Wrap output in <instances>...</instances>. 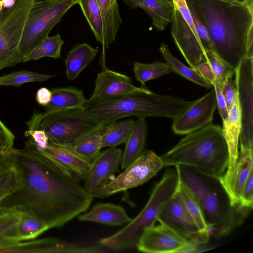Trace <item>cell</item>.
Masks as SVG:
<instances>
[{"instance_id": "6da1fadb", "label": "cell", "mask_w": 253, "mask_h": 253, "mask_svg": "<svg viewBox=\"0 0 253 253\" xmlns=\"http://www.w3.org/2000/svg\"><path fill=\"white\" fill-rule=\"evenodd\" d=\"M9 152L23 183L0 202V208L33 215L49 229L62 227L88 209L94 198L81 181L45 158L31 138L24 148Z\"/></svg>"}, {"instance_id": "7a4b0ae2", "label": "cell", "mask_w": 253, "mask_h": 253, "mask_svg": "<svg viewBox=\"0 0 253 253\" xmlns=\"http://www.w3.org/2000/svg\"><path fill=\"white\" fill-rule=\"evenodd\" d=\"M207 29L213 52L235 70L253 58V0H185Z\"/></svg>"}, {"instance_id": "3957f363", "label": "cell", "mask_w": 253, "mask_h": 253, "mask_svg": "<svg viewBox=\"0 0 253 253\" xmlns=\"http://www.w3.org/2000/svg\"><path fill=\"white\" fill-rule=\"evenodd\" d=\"M174 167L180 179L196 198L210 234L224 237L242 224L252 209L233 205L219 178L189 166Z\"/></svg>"}, {"instance_id": "277c9868", "label": "cell", "mask_w": 253, "mask_h": 253, "mask_svg": "<svg viewBox=\"0 0 253 253\" xmlns=\"http://www.w3.org/2000/svg\"><path fill=\"white\" fill-rule=\"evenodd\" d=\"M160 156L163 166H189L220 178L229 163L228 146L222 128L212 123L191 132Z\"/></svg>"}, {"instance_id": "5b68a950", "label": "cell", "mask_w": 253, "mask_h": 253, "mask_svg": "<svg viewBox=\"0 0 253 253\" xmlns=\"http://www.w3.org/2000/svg\"><path fill=\"white\" fill-rule=\"evenodd\" d=\"M193 101L161 95L146 87L115 98L87 99L84 110L100 121L109 124L120 119L160 117L172 120L186 110Z\"/></svg>"}, {"instance_id": "8992f818", "label": "cell", "mask_w": 253, "mask_h": 253, "mask_svg": "<svg viewBox=\"0 0 253 253\" xmlns=\"http://www.w3.org/2000/svg\"><path fill=\"white\" fill-rule=\"evenodd\" d=\"M179 181L176 169H169L155 185L142 211L120 230L97 243L106 249L118 251L136 247L138 240L148 227L158 221L165 206L177 189Z\"/></svg>"}, {"instance_id": "52a82bcc", "label": "cell", "mask_w": 253, "mask_h": 253, "mask_svg": "<svg viewBox=\"0 0 253 253\" xmlns=\"http://www.w3.org/2000/svg\"><path fill=\"white\" fill-rule=\"evenodd\" d=\"M26 124L29 129L43 130L51 142L73 145L108 124L87 113L84 108H75L42 113L35 111Z\"/></svg>"}, {"instance_id": "ba28073f", "label": "cell", "mask_w": 253, "mask_h": 253, "mask_svg": "<svg viewBox=\"0 0 253 253\" xmlns=\"http://www.w3.org/2000/svg\"><path fill=\"white\" fill-rule=\"evenodd\" d=\"M77 0H35L24 27L19 44L23 59L48 36Z\"/></svg>"}, {"instance_id": "9c48e42d", "label": "cell", "mask_w": 253, "mask_h": 253, "mask_svg": "<svg viewBox=\"0 0 253 253\" xmlns=\"http://www.w3.org/2000/svg\"><path fill=\"white\" fill-rule=\"evenodd\" d=\"M35 0H14L0 13V70L23 61L20 42Z\"/></svg>"}, {"instance_id": "30bf717a", "label": "cell", "mask_w": 253, "mask_h": 253, "mask_svg": "<svg viewBox=\"0 0 253 253\" xmlns=\"http://www.w3.org/2000/svg\"><path fill=\"white\" fill-rule=\"evenodd\" d=\"M164 167L160 156L151 150H145L117 177L95 191L93 198H105L144 184Z\"/></svg>"}, {"instance_id": "8fae6325", "label": "cell", "mask_w": 253, "mask_h": 253, "mask_svg": "<svg viewBox=\"0 0 253 253\" xmlns=\"http://www.w3.org/2000/svg\"><path fill=\"white\" fill-rule=\"evenodd\" d=\"M235 75L242 121L240 150L253 149V58H244Z\"/></svg>"}, {"instance_id": "7c38bea8", "label": "cell", "mask_w": 253, "mask_h": 253, "mask_svg": "<svg viewBox=\"0 0 253 253\" xmlns=\"http://www.w3.org/2000/svg\"><path fill=\"white\" fill-rule=\"evenodd\" d=\"M158 221L168 226L190 243L207 244L209 240L210 234L200 230L184 206L178 187L163 208Z\"/></svg>"}, {"instance_id": "4fadbf2b", "label": "cell", "mask_w": 253, "mask_h": 253, "mask_svg": "<svg viewBox=\"0 0 253 253\" xmlns=\"http://www.w3.org/2000/svg\"><path fill=\"white\" fill-rule=\"evenodd\" d=\"M216 107L214 88L193 103L173 120L171 128L178 135L187 134L212 123Z\"/></svg>"}, {"instance_id": "5bb4252c", "label": "cell", "mask_w": 253, "mask_h": 253, "mask_svg": "<svg viewBox=\"0 0 253 253\" xmlns=\"http://www.w3.org/2000/svg\"><path fill=\"white\" fill-rule=\"evenodd\" d=\"M190 243L166 225L160 223L147 228L136 247L139 252L149 253H179Z\"/></svg>"}, {"instance_id": "9a60e30c", "label": "cell", "mask_w": 253, "mask_h": 253, "mask_svg": "<svg viewBox=\"0 0 253 253\" xmlns=\"http://www.w3.org/2000/svg\"><path fill=\"white\" fill-rule=\"evenodd\" d=\"M170 23L171 34L176 47L190 67L196 71L197 64L206 58V52L202 43L175 6L172 13Z\"/></svg>"}, {"instance_id": "2e32d148", "label": "cell", "mask_w": 253, "mask_h": 253, "mask_svg": "<svg viewBox=\"0 0 253 253\" xmlns=\"http://www.w3.org/2000/svg\"><path fill=\"white\" fill-rule=\"evenodd\" d=\"M123 151L109 147L100 152L92 160L91 169L85 178L84 187L91 195L112 179L121 165Z\"/></svg>"}, {"instance_id": "e0dca14e", "label": "cell", "mask_w": 253, "mask_h": 253, "mask_svg": "<svg viewBox=\"0 0 253 253\" xmlns=\"http://www.w3.org/2000/svg\"><path fill=\"white\" fill-rule=\"evenodd\" d=\"M38 149L48 160L69 171L80 181L85 179L91 169L92 161L77 153L72 145L49 141L45 148Z\"/></svg>"}, {"instance_id": "ac0fdd59", "label": "cell", "mask_w": 253, "mask_h": 253, "mask_svg": "<svg viewBox=\"0 0 253 253\" xmlns=\"http://www.w3.org/2000/svg\"><path fill=\"white\" fill-rule=\"evenodd\" d=\"M132 79L125 74L107 68L99 73L90 98L105 100L117 98L138 90Z\"/></svg>"}, {"instance_id": "d6986e66", "label": "cell", "mask_w": 253, "mask_h": 253, "mask_svg": "<svg viewBox=\"0 0 253 253\" xmlns=\"http://www.w3.org/2000/svg\"><path fill=\"white\" fill-rule=\"evenodd\" d=\"M253 149L240 150L234 167L227 176L219 180L227 191L234 206L241 204L242 193L245 184L253 169Z\"/></svg>"}, {"instance_id": "ffe728a7", "label": "cell", "mask_w": 253, "mask_h": 253, "mask_svg": "<svg viewBox=\"0 0 253 253\" xmlns=\"http://www.w3.org/2000/svg\"><path fill=\"white\" fill-rule=\"evenodd\" d=\"M222 131L226 141L229 155L227 169L222 176L231 172L239 155V141L242 127L241 111L237 94L236 99L228 112L227 119L223 122Z\"/></svg>"}, {"instance_id": "44dd1931", "label": "cell", "mask_w": 253, "mask_h": 253, "mask_svg": "<svg viewBox=\"0 0 253 253\" xmlns=\"http://www.w3.org/2000/svg\"><path fill=\"white\" fill-rule=\"evenodd\" d=\"M77 217L81 221L96 222L109 226L125 225L132 219L123 207L110 203L96 204L88 211Z\"/></svg>"}, {"instance_id": "7402d4cb", "label": "cell", "mask_w": 253, "mask_h": 253, "mask_svg": "<svg viewBox=\"0 0 253 253\" xmlns=\"http://www.w3.org/2000/svg\"><path fill=\"white\" fill-rule=\"evenodd\" d=\"M98 50V47L93 48L86 42L74 46L68 52L65 59L67 78L70 80L76 79L95 58Z\"/></svg>"}, {"instance_id": "603a6c76", "label": "cell", "mask_w": 253, "mask_h": 253, "mask_svg": "<svg viewBox=\"0 0 253 253\" xmlns=\"http://www.w3.org/2000/svg\"><path fill=\"white\" fill-rule=\"evenodd\" d=\"M148 132L146 118H138L126 142L121 167L124 169L137 159L145 150Z\"/></svg>"}, {"instance_id": "cb8c5ba5", "label": "cell", "mask_w": 253, "mask_h": 253, "mask_svg": "<svg viewBox=\"0 0 253 253\" xmlns=\"http://www.w3.org/2000/svg\"><path fill=\"white\" fill-rule=\"evenodd\" d=\"M51 91V100L47 105L43 107L45 111L84 108L87 99L82 90L69 86L53 88Z\"/></svg>"}, {"instance_id": "d4e9b609", "label": "cell", "mask_w": 253, "mask_h": 253, "mask_svg": "<svg viewBox=\"0 0 253 253\" xmlns=\"http://www.w3.org/2000/svg\"><path fill=\"white\" fill-rule=\"evenodd\" d=\"M99 7L105 30V46L108 48L115 41L122 23L117 0H95Z\"/></svg>"}, {"instance_id": "484cf974", "label": "cell", "mask_w": 253, "mask_h": 253, "mask_svg": "<svg viewBox=\"0 0 253 253\" xmlns=\"http://www.w3.org/2000/svg\"><path fill=\"white\" fill-rule=\"evenodd\" d=\"M135 122L132 119H127L109 123L101 135V148L116 147L126 143L133 128Z\"/></svg>"}, {"instance_id": "4316f807", "label": "cell", "mask_w": 253, "mask_h": 253, "mask_svg": "<svg viewBox=\"0 0 253 253\" xmlns=\"http://www.w3.org/2000/svg\"><path fill=\"white\" fill-rule=\"evenodd\" d=\"M22 212L0 208V247L20 242L18 225Z\"/></svg>"}, {"instance_id": "83f0119b", "label": "cell", "mask_w": 253, "mask_h": 253, "mask_svg": "<svg viewBox=\"0 0 253 253\" xmlns=\"http://www.w3.org/2000/svg\"><path fill=\"white\" fill-rule=\"evenodd\" d=\"M159 51L171 72H173L207 89H209L212 87L195 70L191 67L185 65L175 57L171 54L167 44L162 43L159 48Z\"/></svg>"}, {"instance_id": "f1b7e54d", "label": "cell", "mask_w": 253, "mask_h": 253, "mask_svg": "<svg viewBox=\"0 0 253 253\" xmlns=\"http://www.w3.org/2000/svg\"><path fill=\"white\" fill-rule=\"evenodd\" d=\"M139 8L142 9L152 19L155 29L162 31L170 23L174 7L159 0H143Z\"/></svg>"}, {"instance_id": "f546056e", "label": "cell", "mask_w": 253, "mask_h": 253, "mask_svg": "<svg viewBox=\"0 0 253 253\" xmlns=\"http://www.w3.org/2000/svg\"><path fill=\"white\" fill-rule=\"evenodd\" d=\"M96 41L105 49V30L101 12L95 0H77Z\"/></svg>"}, {"instance_id": "4dcf8cb0", "label": "cell", "mask_w": 253, "mask_h": 253, "mask_svg": "<svg viewBox=\"0 0 253 253\" xmlns=\"http://www.w3.org/2000/svg\"><path fill=\"white\" fill-rule=\"evenodd\" d=\"M64 41L58 34L45 38L37 46L23 59L24 62L37 60L43 57L58 59L61 57V51Z\"/></svg>"}, {"instance_id": "1f68e13d", "label": "cell", "mask_w": 253, "mask_h": 253, "mask_svg": "<svg viewBox=\"0 0 253 253\" xmlns=\"http://www.w3.org/2000/svg\"><path fill=\"white\" fill-rule=\"evenodd\" d=\"M49 229L48 225L41 219L26 212H22L18 225L19 241L36 239Z\"/></svg>"}, {"instance_id": "d6a6232c", "label": "cell", "mask_w": 253, "mask_h": 253, "mask_svg": "<svg viewBox=\"0 0 253 253\" xmlns=\"http://www.w3.org/2000/svg\"><path fill=\"white\" fill-rule=\"evenodd\" d=\"M133 71L135 79L140 83L142 87H146V82L171 72L166 63L158 61L149 64L135 61Z\"/></svg>"}, {"instance_id": "836d02e7", "label": "cell", "mask_w": 253, "mask_h": 253, "mask_svg": "<svg viewBox=\"0 0 253 253\" xmlns=\"http://www.w3.org/2000/svg\"><path fill=\"white\" fill-rule=\"evenodd\" d=\"M107 125L102 126L72 145L73 149L80 156L92 161L100 152L101 135Z\"/></svg>"}, {"instance_id": "e575fe53", "label": "cell", "mask_w": 253, "mask_h": 253, "mask_svg": "<svg viewBox=\"0 0 253 253\" xmlns=\"http://www.w3.org/2000/svg\"><path fill=\"white\" fill-rule=\"evenodd\" d=\"M178 191L184 206L192 216L200 230L203 232L210 234L196 198L192 191L181 181L179 177Z\"/></svg>"}, {"instance_id": "d590c367", "label": "cell", "mask_w": 253, "mask_h": 253, "mask_svg": "<svg viewBox=\"0 0 253 253\" xmlns=\"http://www.w3.org/2000/svg\"><path fill=\"white\" fill-rule=\"evenodd\" d=\"M53 76L29 70L12 72L0 76V86H12L18 87L29 82H42L48 80Z\"/></svg>"}, {"instance_id": "8d00e7d4", "label": "cell", "mask_w": 253, "mask_h": 253, "mask_svg": "<svg viewBox=\"0 0 253 253\" xmlns=\"http://www.w3.org/2000/svg\"><path fill=\"white\" fill-rule=\"evenodd\" d=\"M23 183V177L14 166L0 172V203L7 196L17 190Z\"/></svg>"}, {"instance_id": "74e56055", "label": "cell", "mask_w": 253, "mask_h": 253, "mask_svg": "<svg viewBox=\"0 0 253 253\" xmlns=\"http://www.w3.org/2000/svg\"><path fill=\"white\" fill-rule=\"evenodd\" d=\"M205 52L206 58L214 75V84H217L221 87L227 79L233 78L235 75V70L221 61L213 51L209 50Z\"/></svg>"}, {"instance_id": "f35d334b", "label": "cell", "mask_w": 253, "mask_h": 253, "mask_svg": "<svg viewBox=\"0 0 253 253\" xmlns=\"http://www.w3.org/2000/svg\"><path fill=\"white\" fill-rule=\"evenodd\" d=\"M14 135L0 119V152H8L12 149Z\"/></svg>"}, {"instance_id": "ab89813d", "label": "cell", "mask_w": 253, "mask_h": 253, "mask_svg": "<svg viewBox=\"0 0 253 253\" xmlns=\"http://www.w3.org/2000/svg\"><path fill=\"white\" fill-rule=\"evenodd\" d=\"M198 36L205 51L212 50L211 42L208 31L195 13L189 10Z\"/></svg>"}, {"instance_id": "60d3db41", "label": "cell", "mask_w": 253, "mask_h": 253, "mask_svg": "<svg viewBox=\"0 0 253 253\" xmlns=\"http://www.w3.org/2000/svg\"><path fill=\"white\" fill-rule=\"evenodd\" d=\"M222 92L227 102L228 112L237 97V90L235 81L232 78L227 79L221 86Z\"/></svg>"}, {"instance_id": "b9f144b4", "label": "cell", "mask_w": 253, "mask_h": 253, "mask_svg": "<svg viewBox=\"0 0 253 253\" xmlns=\"http://www.w3.org/2000/svg\"><path fill=\"white\" fill-rule=\"evenodd\" d=\"M253 170L250 173L245 184L241 195V204L242 206L253 209Z\"/></svg>"}, {"instance_id": "7bdbcfd3", "label": "cell", "mask_w": 253, "mask_h": 253, "mask_svg": "<svg viewBox=\"0 0 253 253\" xmlns=\"http://www.w3.org/2000/svg\"><path fill=\"white\" fill-rule=\"evenodd\" d=\"M25 137H30L39 149L45 148L48 143L49 138L46 133L42 129H28L24 132Z\"/></svg>"}, {"instance_id": "ee69618b", "label": "cell", "mask_w": 253, "mask_h": 253, "mask_svg": "<svg viewBox=\"0 0 253 253\" xmlns=\"http://www.w3.org/2000/svg\"><path fill=\"white\" fill-rule=\"evenodd\" d=\"M213 87L215 93L216 106L218 108L219 113L223 122L227 119L228 116L227 102L222 92L220 86L214 84Z\"/></svg>"}, {"instance_id": "f6af8a7d", "label": "cell", "mask_w": 253, "mask_h": 253, "mask_svg": "<svg viewBox=\"0 0 253 253\" xmlns=\"http://www.w3.org/2000/svg\"><path fill=\"white\" fill-rule=\"evenodd\" d=\"M196 71L206 82L213 87L214 83V77L210 65L206 58L197 64Z\"/></svg>"}, {"instance_id": "bcb514c9", "label": "cell", "mask_w": 253, "mask_h": 253, "mask_svg": "<svg viewBox=\"0 0 253 253\" xmlns=\"http://www.w3.org/2000/svg\"><path fill=\"white\" fill-rule=\"evenodd\" d=\"M51 98V91L46 87H42L39 88L36 93V100L37 103L43 107L50 103Z\"/></svg>"}, {"instance_id": "7dc6e473", "label": "cell", "mask_w": 253, "mask_h": 253, "mask_svg": "<svg viewBox=\"0 0 253 253\" xmlns=\"http://www.w3.org/2000/svg\"><path fill=\"white\" fill-rule=\"evenodd\" d=\"M13 166L12 159L8 153L0 152V172Z\"/></svg>"}, {"instance_id": "c3c4849f", "label": "cell", "mask_w": 253, "mask_h": 253, "mask_svg": "<svg viewBox=\"0 0 253 253\" xmlns=\"http://www.w3.org/2000/svg\"><path fill=\"white\" fill-rule=\"evenodd\" d=\"M143 0H123V2L131 9L139 8Z\"/></svg>"}, {"instance_id": "681fc988", "label": "cell", "mask_w": 253, "mask_h": 253, "mask_svg": "<svg viewBox=\"0 0 253 253\" xmlns=\"http://www.w3.org/2000/svg\"><path fill=\"white\" fill-rule=\"evenodd\" d=\"M159 0L163 1L165 3L172 6V7H174L173 0Z\"/></svg>"}, {"instance_id": "f907efd6", "label": "cell", "mask_w": 253, "mask_h": 253, "mask_svg": "<svg viewBox=\"0 0 253 253\" xmlns=\"http://www.w3.org/2000/svg\"><path fill=\"white\" fill-rule=\"evenodd\" d=\"M5 0H0V13L4 9L3 8Z\"/></svg>"}, {"instance_id": "816d5d0a", "label": "cell", "mask_w": 253, "mask_h": 253, "mask_svg": "<svg viewBox=\"0 0 253 253\" xmlns=\"http://www.w3.org/2000/svg\"><path fill=\"white\" fill-rule=\"evenodd\" d=\"M239 0V1H243V0Z\"/></svg>"}, {"instance_id": "f5cc1de1", "label": "cell", "mask_w": 253, "mask_h": 253, "mask_svg": "<svg viewBox=\"0 0 253 253\" xmlns=\"http://www.w3.org/2000/svg\"><path fill=\"white\" fill-rule=\"evenodd\" d=\"M43 0L49 1V0Z\"/></svg>"}]
</instances>
